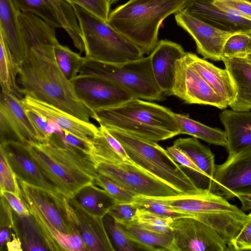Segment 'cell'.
<instances>
[{
    "instance_id": "cell-1",
    "label": "cell",
    "mask_w": 251,
    "mask_h": 251,
    "mask_svg": "<svg viewBox=\"0 0 251 251\" xmlns=\"http://www.w3.org/2000/svg\"><path fill=\"white\" fill-rule=\"evenodd\" d=\"M57 45L44 40L25 48L18 74L19 86L25 96L53 105L81 120L90 123L93 112L76 96L72 82L55 60Z\"/></svg>"
},
{
    "instance_id": "cell-5",
    "label": "cell",
    "mask_w": 251,
    "mask_h": 251,
    "mask_svg": "<svg viewBox=\"0 0 251 251\" xmlns=\"http://www.w3.org/2000/svg\"><path fill=\"white\" fill-rule=\"evenodd\" d=\"M162 198L173 209L192 214L215 229L228 248L249 218L241 209L208 189Z\"/></svg>"
},
{
    "instance_id": "cell-57",
    "label": "cell",
    "mask_w": 251,
    "mask_h": 251,
    "mask_svg": "<svg viewBox=\"0 0 251 251\" xmlns=\"http://www.w3.org/2000/svg\"><path fill=\"white\" fill-rule=\"evenodd\" d=\"M246 197V198H250L251 199V194L249 196H248V197Z\"/></svg>"
},
{
    "instance_id": "cell-22",
    "label": "cell",
    "mask_w": 251,
    "mask_h": 251,
    "mask_svg": "<svg viewBox=\"0 0 251 251\" xmlns=\"http://www.w3.org/2000/svg\"><path fill=\"white\" fill-rule=\"evenodd\" d=\"M24 106L31 108L58 127L86 141L91 142L99 127L86 122L53 105L25 96L22 99Z\"/></svg>"
},
{
    "instance_id": "cell-24",
    "label": "cell",
    "mask_w": 251,
    "mask_h": 251,
    "mask_svg": "<svg viewBox=\"0 0 251 251\" xmlns=\"http://www.w3.org/2000/svg\"><path fill=\"white\" fill-rule=\"evenodd\" d=\"M185 56L190 64L229 106L235 99L236 91L227 70L217 67L192 52H186Z\"/></svg>"
},
{
    "instance_id": "cell-12",
    "label": "cell",
    "mask_w": 251,
    "mask_h": 251,
    "mask_svg": "<svg viewBox=\"0 0 251 251\" xmlns=\"http://www.w3.org/2000/svg\"><path fill=\"white\" fill-rule=\"evenodd\" d=\"M21 12H30L54 28H62L80 52L85 50L80 28L70 4L64 0H13Z\"/></svg>"
},
{
    "instance_id": "cell-30",
    "label": "cell",
    "mask_w": 251,
    "mask_h": 251,
    "mask_svg": "<svg viewBox=\"0 0 251 251\" xmlns=\"http://www.w3.org/2000/svg\"><path fill=\"white\" fill-rule=\"evenodd\" d=\"M13 231L19 238L23 250L50 251L48 244L34 217L30 214L20 216L13 210Z\"/></svg>"
},
{
    "instance_id": "cell-34",
    "label": "cell",
    "mask_w": 251,
    "mask_h": 251,
    "mask_svg": "<svg viewBox=\"0 0 251 251\" xmlns=\"http://www.w3.org/2000/svg\"><path fill=\"white\" fill-rule=\"evenodd\" d=\"M118 224L131 239L146 246L150 251H171L173 241L172 234L160 233L146 230L134 223Z\"/></svg>"
},
{
    "instance_id": "cell-49",
    "label": "cell",
    "mask_w": 251,
    "mask_h": 251,
    "mask_svg": "<svg viewBox=\"0 0 251 251\" xmlns=\"http://www.w3.org/2000/svg\"><path fill=\"white\" fill-rule=\"evenodd\" d=\"M0 195L6 199L13 210L18 215L25 216L30 214L28 208L21 198L6 191L0 193Z\"/></svg>"
},
{
    "instance_id": "cell-56",
    "label": "cell",
    "mask_w": 251,
    "mask_h": 251,
    "mask_svg": "<svg viewBox=\"0 0 251 251\" xmlns=\"http://www.w3.org/2000/svg\"><path fill=\"white\" fill-rule=\"evenodd\" d=\"M251 4V0H243Z\"/></svg>"
},
{
    "instance_id": "cell-19",
    "label": "cell",
    "mask_w": 251,
    "mask_h": 251,
    "mask_svg": "<svg viewBox=\"0 0 251 251\" xmlns=\"http://www.w3.org/2000/svg\"><path fill=\"white\" fill-rule=\"evenodd\" d=\"M213 0H188L184 10L197 19L222 31L251 33V21L216 6Z\"/></svg>"
},
{
    "instance_id": "cell-14",
    "label": "cell",
    "mask_w": 251,
    "mask_h": 251,
    "mask_svg": "<svg viewBox=\"0 0 251 251\" xmlns=\"http://www.w3.org/2000/svg\"><path fill=\"white\" fill-rule=\"evenodd\" d=\"M63 203L73 232L80 237L87 251H116L106 230L103 217L90 213L73 198L63 196Z\"/></svg>"
},
{
    "instance_id": "cell-33",
    "label": "cell",
    "mask_w": 251,
    "mask_h": 251,
    "mask_svg": "<svg viewBox=\"0 0 251 251\" xmlns=\"http://www.w3.org/2000/svg\"><path fill=\"white\" fill-rule=\"evenodd\" d=\"M174 116L180 126V134H188L210 144L226 147L225 131L205 125L185 115L174 113Z\"/></svg>"
},
{
    "instance_id": "cell-36",
    "label": "cell",
    "mask_w": 251,
    "mask_h": 251,
    "mask_svg": "<svg viewBox=\"0 0 251 251\" xmlns=\"http://www.w3.org/2000/svg\"><path fill=\"white\" fill-rule=\"evenodd\" d=\"M104 224L115 250L119 251H150L146 246L131 239L119 224L109 215L103 217Z\"/></svg>"
},
{
    "instance_id": "cell-7",
    "label": "cell",
    "mask_w": 251,
    "mask_h": 251,
    "mask_svg": "<svg viewBox=\"0 0 251 251\" xmlns=\"http://www.w3.org/2000/svg\"><path fill=\"white\" fill-rule=\"evenodd\" d=\"M71 5L80 28L86 59L122 64L144 56L137 46L107 22L78 5Z\"/></svg>"
},
{
    "instance_id": "cell-25",
    "label": "cell",
    "mask_w": 251,
    "mask_h": 251,
    "mask_svg": "<svg viewBox=\"0 0 251 251\" xmlns=\"http://www.w3.org/2000/svg\"><path fill=\"white\" fill-rule=\"evenodd\" d=\"M20 198L39 225L50 251H87L83 241L76 233L61 232L49 221L35 204L21 196Z\"/></svg>"
},
{
    "instance_id": "cell-17",
    "label": "cell",
    "mask_w": 251,
    "mask_h": 251,
    "mask_svg": "<svg viewBox=\"0 0 251 251\" xmlns=\"http://www.w3.org/2000/svg\"><path fill=\"white\" fill-rule=\"evenodd\" d=\"M177 24L194 40L197 52L204 59L222 61V53L227 39L236 33L218 29L192 16L184 9L175 14Z\"/></svg>"
},
{
    "instance_id": "cell-20",
    "label": "cell",
    "mask_w": 251,
    "mask_h": 251,
    "mask_svg": "<svg viewBox=\"0 0 251 251\" xmlns=\"http://www.w3.org/2000/svg\"><path fill=\"white\" fill-rule=\"evenodd\" d=\"M185 54L179 44L167 40L158 41L150 54L154 79L164 94L168 95L173 86L176 61Z\"/></svg>"
},
{
    "instance_id": "cell-6",
    "label": "cell",
    "mask_w": 251,
    "mask_h": 251,
    "mask_svg": "<svg viewBox=\"0 0 251 251\" xmlns=\"http://www.w3.org/2000/svg\"><path fill=\"white\" fill-rule=\"evenodd\" d=\"M106 128V127H105ZM121 143L133 163L175 189L180 194L201 189L157 142L106 128Z\"/></svg>"
},
{
    "instance_id": "cell-26",
    "label": "cell",
    "mask_w": 251,
    "mask_h": 251,
    "mask_svg": "<svg viewBox=\"0 0 251 251\" xmlns=\"http://www.w3.org/2000/svg\"><path fill=\"white\" fill-rule=\"evenodd\" d=\"M222 61L233 82L236 95L229 105L238 111L251 110V64L241 57H223Z\"/></svg>"
},
{
    "instance_id": "cell-21",
    "label": "cell",
    "mask_w": 251,
    "mask_h": 251,
    "mask_svg": "<svg viewBox=\"0 0 251 251\" xmlns=\"http://www.w3.org/2000/svg\"><path fill=\"white\" fill-rule=\"evenodd\" d=\"M18 182L21 189V196L35 204L56 228L65 233H74L63 205V195L25 182L18 181Z\"/></svg>"
},
{
    "instance_id": "cell-15",
    "label": "cell",
    "mask_w": 251,
    "mask_h": 251,
    "mask_svg": "<svg viewBox=\"0 0 251 251\" xmlns=\"http://www.w3.org/2000/svg\"><path fill=\"white\" fill-rule=\"evenodd\" d=\"M71 82L77 98L92 112L134 98L120 85L102 77L78 75Z\"/></svg>"
},
{
    "instance_id": "cell-51",
    "label": "cell",
    "mask_w": 251,
    "mask_h": 251,
    "mask_svg": "<svg viewBox=\"0 0 251 251\" xmlns=\"http://www.w3.org/2000/svg\"><path fill=\"white\" fill-rule=\"evenodd\" d=\"M12 240L8 241L6 246L8 251H23L22 244L19 238L14 233H11Z\"/></svg>"
},
{
    "instance_id": "cell-31",
    "label": "cell",
    "mask_w": 251,
    "mask_h": 251,
    "mask_svg": "<svg viewBox=\"0 0 251 251\" xmlns=\"http://www.w3.org/2000/svg\"><path fill=\"white\" fill-rule=\"evenodd\" d=\"M173 146L187 154L204 173L210 183L216 169L214 154L210 149L194 137L178 138L174 142Z\"/></svg>"
},
{
    "instance_id": "cell-10",
    "label": "cell",
    "mask_w": 251,
    "mask_h": 251,
    "mask_svg": "<svg viewBox=\"0 0 251 251\" xmlns=\"http://www.w3.org/2000/svg\"><path fill=\"white\" fill-rule=\"evenodd\" d=\"M226 200L251 194V147L228 155L222 164L216 165L208 188Z\"/></svg>"
},
{
    "instance_id": "cell-48",
    "label": "cell",
    "mask_w": 251,
    "mask_h": 251,
    "mask_svg": "<svg viewBox=\"0 0 251 251\" xmlns=\"http://www.w3.org/2000/svg\"><path fill=\"white\" fill-rule=\"evenodd\" d=\"M55 131L64 143L91 155V141H86L60 128H58Z\"/></svg>"
},
{
    "instance_id": "cell-9",
    "label": "cell",
    "mask_w": 251,
    "mask_h": 251,
    "mask_svg": "<svg viewBox=\"0 0 251 251\" xmlns=\"http://www.w3.org/2000/svg\"><path fill=\"white\" fill-rule=\"evenodd\" d=\"M98 173L102 175L135 196L165 198L180 194L164 182L133 162L117 164L99 163Z\"/></svg>"
},
{
    "instance_id": "cell-29",
    "label": "cell",
    "mask_w": 251,
    "mask_h": 251,
    "mask_svg": "<svg viewBox=\"0 0 251 251\" xmlns=\"http://www.w3.org/2000/svg\"><path fill=\"white\" fill-rule=\"evenodd\" d=\"M22 61L10 50L0 33V83L1 91L12 94L20 99L23 94L16 81Z\"/></svg>"
},
{
    "instance_id": "cell-2",
    "label": "cell",
    "mask_w": 251,
    "mask_h": 251,
    "mask_svg": "<svg viewBox=\"0 0 251 251\" xmlns=\"http://www.w3.org/2000/svg\"><path fill=\"white\" fill-rule=\"evenodd\" d=\"M27 148L46 177L65 197L73 198L99 175L91 155L64 143L56 131L46 142L30 144Z\"/></svg>"
},
{
    "instance_id": "cell-41",
    "label": "cell",
    "mask_w": 251,
    "mask_h": 251,
    "mask_svg": "<svg viewBox=\"0 0 251 251\" xmlns=\"http://www.w3.org/2000/svg\"><path fill=\"white\" fill-rule=\"evenodd\" d=\"M94 183L106 191L116 202H132L135 196L107 177L100 174Z\"/></svg>"
},
{
    "instance_id": "cell-53",
    "label": "cell",
    "mask_w": 251,
    "mask_h": 251,
    "mask_svg": "<svg viewBox=\"0 0 251 251\" xmlns=\"http://www.w3.org/2000/svg\"><path fill=\"white\" fill-rule=\"evenodd\" d=\"M250 37V43L248 48L247 54H251V33L248 34Z\"/></svg>"
},
{
    "instance_id": "cell-16",
    "label": "cell",
    "mask_w": 251,
    "mask_h": 251,
    "mask_svg": "<svg viewBox=\"0 0 251 251\" xmlns=\"http://www.w3.org/2000/svg\"><path fill=\"white\" fill-rule=\"evenodd\" d=\"M0 141H15L26 146L39 143L22 99L2 91L0 96Z\"/></svg>"
},
{
    "instance_id": "cell-11",
    "label": "cell",
    "mask_w": 251,
    "mask_h": 251,
    "mask_svg": "<svg viewBox=\"0 0 251 251\" xmlns=\"http://www.w3.org/2000/svg\"><path fill=\"white\" fill-rule=\"evenodd\" d=\"M171 227V251H229L215 229L194 217L175 218Z\"/></svg>"
},
{
    "instance_id": "cell-44",
    "label": "cell",
    "mask_w": 251,
    "mask_h": 251,
    "mask_svg": "<svg viewBox=\"0 0 251 251\" xmlns=\"http://www.w3.org/2000/svg\"><path fill=\"white\" fill-rule=\"evenodd\" d=\"M138 208L132 202H116L109 209L107 215L118 223H133Z\"/></svg>"
},
{
    "instance_id": "cell-32",
    "label": "cell",
    "mask_w": 251,
    "mask_h": 251,
    "mask_svg": "<svg viewBox=\"0 0 251 251\" xmlns=\"http://www.w3.org/2000/svg\"><path fill=\"white\" fill-rule=\"evenodd\" d=\"M85 210L99 217H104L116 201L102 188L95 184H88L73 197Z\"/></svg>"
},
{
    "instance_id": "cell-52",
    "label": "cell",
    "mask_w": 251,
    "mask_h": 251,
    "mask_svg": "<svg viewBox=\"0 0 251 251\" xmlns=\"http://www.w3.org/2000/svg\"><path fill=\"white\" fill-rule=\"evenodd\" d=\"M12 229L8 227H0V247L1 250L3 246L6 245L10 240V232Z\"/></svg>"
},
{
    "instance_id": "cell-38",
    "label": "cell",
    "mask_w": 251,
    "mask_h": 251,
    "mask_svg": "<svg viewBox=\"0 0 251 251\" xmlns=\"http://www.w3.org/2000/svg\"><path fill=\"white\" fill-rule=\"evenodd\" d=\"M173 219L170 217L138 209L136 220L133 223L146 230L160 233L172 234L171 225Z\"/></svg>"
},
{
    "instance_id": "cell-23",
    "label": "cell",
    "mask_w": 251,
    "mask_h": 251,
    "mask_svg": "<svg viewBox=\"0 0 251 251\" xmlns=\"http://www.w3.org/2000/svg\"><path fill=\"white\" fill-rule=\"evenodd\" d=\"M219 118L225 128L228 155L251 147V111L225 109Z\"/></svg>"
},
{
    "instance_id": "cell-18",
    "label": "cell",
    "mask_w": 251,
    "mask_h": 251,
    "mask_svg": "<svg viewBox=\"0 0 251 251\" xmlns=\"http://www.w3.org/2000/svg\"><path fill=\"white\" fill-rule=\"evenodd\" d=\"M0 151L4 154L18 181L60 193L31 157L26 145L15 141H6L0 142Z\"/></svg>"
},
{
    "instance_id": "cell-43",
    "label": "cell",
    "mask_w": 251,
    "mask_h": 251,
    "mask_svg": "<svg viewBox=\"0 0 251 251\" xmlns=\"http://www.w3.org/2000/svg\"><path fill=\"white\" fill-rule=\"evenodd\" d=\"M70 4L78 5L105 22L110 14L108 0H64Z\"/></svg>"
},
{
    "instance_id": "cell-47",
    "label": "cell",
    "mask_w": 251,
    "mask_h": 251,
    "mask_svg": "<svg viewBox=\"0 0 251 251\" xmlns=\"http://www.w3.org/2000/svg\"><path fill=\"white\" fill-rule=\"evenodd\" d=\"M249 216V219L232 241L230 251H251V217Z\"/></svg>"
},
{
    "instance_id": "cell-40",
    "label": "cell",
    "mask_w": 251,
    "mask_h": 251,
    "mask_svg": "<svg viewBox=\"0 0 251 251\" xmlns=\"http://www.w3.org/2000/svg\"><path fill=\"white\" fill-rule=\"evenodd\" d=\"M24 106L26 114L37 133L39 143L46 142L59 127L35 110Z\"/></svg>"
},
{
    "instance_id": "cell-27",
    "label": "cell",
    "mask_w": 251,
    "mask_h": 251,
    "mask_svg": "<svg viewBox=\"0 0 251 251\" xmlns=\"http://www.w3.org/2000/svg\"><path fill=\"white\" fill-rule=\"evenodd\" d=\"M21 11L13 0H0V33L19 59L25 57L19 16Z\"/></svg>"
},
{
    "instance_id": "cell-3",
    "label": "cell",
    "mask_w": 251,
    "mask_h": 251,
    "mask_svg": "<svg viewBox=\"0 0 251 251\" xmlns=\"http://www.w3.org/2000/svg\"><path fill=\"white\" fill-rule=\"evenodd\" d=\"M100 126L157 142L180 134L174 112L158 104L132 98L93 112Z\"/></svg>"
},
{
    "instance_id": "cell-13",
    "label": "cell",
    "mask_w": 251,
    "mask_h": 251,
    "mask_svg": "<svg viewBox=\"0 0 251 251\" xmlns=\"http://www.w3.org/2000/svg\"><path fill=\"white\" fill-rule=\"evenodd\" d=\"M168 95L188 104L208 105L220 109L228 106L190 64L185 55L176 62L175 81Z\"/></svg>"
},
{
    "instance_id": "cell-8",
    "label": "cell",
    "mask_w": 251,
    "mask_h": 251,
    "mask_svg": "<svg viewBox=\"0 0 251 251\" xmlns=\"http://www.w3.org/2000/svg\"><path fill=\"white\" fill-rule=\"evenodd\" d=\"M79 75H90L112 81L128 92L134 98L160 101L164 99L154 79L148 56L122 64L86 59Z\"/></svg>"
},
{
    "instance_id": "cell-54",
    "label": "cell",
    "mask_w": 251,
    "mask_h": 251,
    "mask_svg": "<svg viewBox=\"0 0 251 251\" xmlns=\"http://www.w3.org/2000/svg\"><path fill=\"white\" fill-rule=\"evenodd\" d=\"M246 60L251 64V54H247L244 57Z\"/></svg>"
},
{
    "instance_id": "cell-4",
    "label": "cell",
    "mask_w": 251,
    "mask_h": 251,
    "mask_svg": "<svg viewBox=\"0 0 251 251\" xmlns=\"http://www.w3.org/2000/svg\"><path fill=\"white\" fill-rule=\"evenodd\" d=\"M188 0H129L112 10L107 21L144 54H149L158 41L163 21L184 9Z\"/></svg>"
},
{
    "instance_id": "cell-37",
    "label": "cell",
    "mask_w": 251,
    "mask_h": 251,
    "mask_svg": "<svg viewBox=\"0 0 251 251\" xmlns=\"http://www.w3.org/2000/svg\"><path fill=\"white\" fill-rule=\"evenodd\" d=\"M132 203L138 209H144L173 219L182 217H194L192 214L173 209L162 198L135 196Z\"/></svg>"
},
{
    "instance_id": "cell-28",
    "label": "cell",
    "mask_w": 251,
    "mask_h": 251,
    "mask_svg": "<svg viewBox=\"0 0 251 251\" xmlns=\"http://www.w3.org/2000/svg\"><path fill=\"white\" fill-rule=\"evenodd\" d=\"M91 155L97 164H117L123 162H133L124 148L103 126H100L91 139Z\"/></svg>"
},
{
    "instance_id": "cell-55",
    "label": "cell",
    "mask_w": 251,
    "mask_h": 251,
    "mask_svg": "<svg viewBox=\"0 0 251 251\" xmlns=\"http://www.w3.org/2000/svg\"><path fill=\"white\" fill-rule=\"evenodd\" d=\"M118 0H108L109 1V2L110 3V5L112 4L113 3H115V2H116Z\"/></svg>"
},
{
    "instance_id": "cell-46",
    "label": "cell",
    "mask_w": 251,
    "mask_h": 251,
    "mask_svg": "<svg viewBox=\"0 0 251 251\" xmlns=\"http://www.w3.org/2000/svg\"><path fill=\"white\" fill-rule=\"evenodd\" d=\"M166 151L169 156L181 166L184 167L201 176L208 182L210 180L206 177L204 173L196 165L192 160L184 152L174 146L167 148ZM209 187V186H208Z\"/></svg>"
},
{
    "instance_id": "cell-35",
    "label": "cell",
    "mask_w": 251,
    "mask_h": 251,
    "mask_svg": "<svg viewBox=\"0 0 251 251\" xmlns=\"http://www.w3.org/2000/svg\"><path fill=\"white\" fill-rule=\"evenodd\" d=\"M54 52L56 63L65 77L71 81L79 74L85 57L73 51L59 43L55 46Z\"/></svg>"
},
{
    "instance_id": "cell-42",
    "label": "cell",
    "mask_w": 251,
    "mask_h": 251,
    "mask_svg": "<svg viewBox=\"0 0 251 251\" xmlns=\"http://www.w3.org/2000/svg\"><path fill=\"white\" fill-rule=\"evenodd\" d=\"M0 193L6 191L20 198L21 189L15 174L8 164L2 152L0 151Z\"/></svg>"
},
{
    "instance_id": "cell-39",
    "label": "cell",
    "mask_w": 251,
    "mask_h": 251,
    "mask_svg": "<svg viewBox=\"0 0 251 251\" xmlns=\"http://www.w3.org/2000/svg\"><path fill=\"white\" fill-rule=\"evenodd\" d=\"M248 34L236 33L230 36L224 44L222 57H244L250 43Z\"/></svg>"
},
{
    "instance_id": "cell-50",
    "label": "cell",
    "mask_w": 251,
    "mask_h": 251,
    "mask_svg": "<svg viewBox=\"0 0 251 251\" xmlns=\"http://www.w3.org/2000/svg\"><path fill=\"white\" fill-rule=\"evenodd\" d=\"M0 227H8L13 230L14 228L13 209L6 199L2 195H0Z\"/></svg>"
},
{
    "instance_id": "cell-45",
    "label": "cell",
    "mask_w": 251,
    "mask_h": 251,
    "mask_svg": "<svg viewBox=\"0 0 251 251\" xmlns=\"http://www.w3.org/2000/svg\"><path fill=\"white\" fill-rule=\"evenodd\" d=\"M218 7L251 21V4L243 0H213Z\"/></svg>"
}]
</instances>
